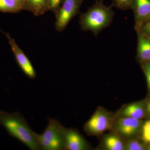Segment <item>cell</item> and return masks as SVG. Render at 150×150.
<instances>
[{
  "instance_id": "cell-17",
  "label": "cell",
  "mask_w": 150,
  "mask_h": 150,
  "mask_svg": "<svg viewBox=\"0 0 150 150\" xmlns=\"http://www.w3.org/2000/svg\"><path fill=\"white\" fill-rule=\"evenodd\" d=\"M126 149L129 150H143L144 147L143 145L136 140H131L128 142Z\"/></svg>"
},
{
  "instance_id": "cell-7",
  "label": "cell",
  "mask_w": 150,
  "mask_h": 150,
  "mask_svg": "<svg viewBox=\"0 0 150 150\" xmlns=\"http://www.w3.org/2000/svg\"><path fill=\"white\" fill-rule=\"evenodd\" d=\"M65 149L69 150H83L87 147L86 143L78 131L73 129L63 128Z\"/></svg>"
},
{
  "instance_id": "cell-8",
  "label": "cell",
  "mask_w": 150,
  "mask_h": 150,
  "mask_svg": "<svg viewBox=\"0 0 150 150\" xmlns=\"http://www.w3.org/2000/svg\"><path fill=\"white\" fill-rule=\"evenodd\" d=\"M49 0H25L22 5V11L31 12L38 16L49 11Z\"/></svg>"
},
{
  "instance_id": "cell-10",
  "label": "cell",
  "mask_w": 150,
  "mask_h": 150,
  "mask_svg": "<svg viewBox=\"0 0 150 150\" xmlns=\"http://www.w3.org/2000/svg\"><path fill=\"white\" fill-rule=\"evenodd\" d=\"M136 19L138 21H144L150 18V0H133Z\"/></svg>"
},
{
  "instance_id": "cell-14",
  "label": "cell",
  "mask_w": 150,
  "mask_h": 150,
  "mask_svg": "<svg viewBox=\"0 0 150 150\" xmlns=\"http://www.w3.org/2000/svg\"><path fill=\"white\" fill-rule=\"evenodd\" d=\"M105 144L108 149L110 150H122L124 146L121 140L115 136H108L105 138Z\"/></svg>"
},
{
  "instance_id": "cell-2",
  "label": "cell",
  "mask_w": 150,
  "mask_h": 150,
  "mask_svg": "<svg viewBox=\"0 0 150 150\" xmlns=\"http://www.w3.org/2000/svg\"><path fill=\"white\" fill-rule=\"evenodd\" d=\"M114 15L112 6H107L103 0H99L96 1L86 12L81 15L79 23L83 30L91 31L97 36L102 30L112 23Z\"/></svg>"
},
{
  "instance_id": "cell-21",
  "label": "cell",
  "mask_w": 150,
  "mask_h": 150,
  "mask_svg": "<svg viewBox=\"0 0 150 150\" xmlns=\"http://www.w3.org/2000/svg\"><path fill=\"white\" fill-rule=\"evenodd\" d=\"M14 1H15L17 3H18L19 4L21 5L22 6V4H23L25 0H14Z\"/></svg>"
},
{
  "instance_id": "cell-3",
  "label": "cell",
  "mask_w": 150,
  "mask_h": 150,
  "mask_svg": "<svg viewBox=\"0 0 150 150\" xmlns=\"http://www.w3.org/2000/svg\"><path fill=\"white\" fill-rule=\"evenodd\" d=\"M48 125L43 134H38L41 150H61L65 149L63 127L54 118H48Z\"/></svg>"
},
{
  "instance_id": "cell-1",
  "label": "cell",
  "mask_w": 150,
  "mask_h": 150,
  "mask_svg": "<svg viewBox=\"0 0 150 150\" xmlns=\"http://www.w3.org/2000/svg\"><path fill=\"white\" fill-rule=\"evenodd\" d=\"M0 125L8 134L32 150H41L37 134L30 129L25 118L19 112L8 113L0 110Z\"/></svg>"
},
{
  "instance_id": "cell-4",
  "label": "cell",
  "mask_w": 150,
  "mask_h": 150,
  "mask_svg": "<svg viewBox=\"0 0 150 150\" xmlns=\"http://www.w3.org/2000/svg\"><path fill=\"white\" fill-rule=\"evenodd\" d=\"M83 0H63L61 7L56 16V30L64 31L71 20L79 13V9Z\"/></svg>"
},
{
  "instance_id": "cell-16",
  "label": "cell",
  "mask_w": 150,
  "mask_h": 150,
  "mask_svg": "<svg viewBox=\"0 0 150 150\" xmlns=\"http://www.w3.org/2000/svg\"><path fill=\"white\" fill-rule=\"evenodd\" d=\"M62 1L63 0H49V11L53 12L55 16H57Z\"/></svg>"
},
{
  "instance_id": "cell-13",
  "label": "cell",
  "mask_w": 150,
  "mask_h": 150,
  "mask_svg": "<svg viewBox=\"0 0 150 150\" xmlns=\"http://www.w3.org/2000/svg\"><path fill=\"white\" fill-rule=\"evenodd\" d=\"M21 11V5L14 0H0V12L16 13Z\"/></svg>"
},
{
  "instance_id": "cell-5",
  "label": "cell",
  "mask_w": 150,
  "mask_h": 150,
  "mask_svg": "<svg viewBox=\"0 0 150 150\" xmlns=\"http://www.w3.org/2000/svg\"><path fill=\"white\" fill-rule=\"evenodd\" d=\"M0 31L3 33L8 39L9 44L11 46L16 62L23 72L30 79H35L36 74L33 66L26 55L16 43L14 39L11 37L8 33L4 32L1 28Z\"/></svg>"
},
{
  "instance_id": "cell-9",
  "label": "cell",
  "mask_w": 150,
  "mask_h": 150,
  "mask_svg": "<svg viewBox=\"0 0 150 150\" xmlns=\"http://www.w3.org/2000/svg\"><path fill=\"white\" fill-rule=\"evenodd\" d=\"M141 124L139 119L126 117L118 121L117 128L121 134L126 136L134 135L139 130Z\"/></svg>"
},
{
  "instance_id": "cell-12",
  "label": "cell",
  "mask_w": 150,
  "mask_h": 150,
  "mask_svg": "<svg viewBox=\"0 0 150 150\" xmlns=\"http://www.w3.org/2000/svg\"><path fill=\"white\" fill-rule=\"evenodd\" d=\"M144 112L143 105L140 103H134L126 106L123 109L122 113L126 117L140 119L143 118Z\"/></svg>"
},
{
  "instance_id": "cell-22",
  "label": "cell",
  "mask_w": 150,
  "mask_h": 150,
  "mask_svg": "<svg viewBox=\"0 0 150 150\" xmlns=\"http://www.w3.org/2000/svg\"><path fill=\"white\" fill-rule=\"evenodd\" d=\"M147 110L148 112H149V114L150 115V100L149 101V103H148Z\"/></svg>"
},
{
  "instance_id": "cell-6",
  "label": "cell",
  "mask_w": 150,
  "mask_h": 150,
  "mask_svg": "<svg viewBox=\"0 0 150 150\" xmlns=\"http://www.w3.org/2000/svg\"><path fill=\"white\" fill-rule=\"evenodd\" d=\"M109 121L107 115L102 112H96L85 125V129L89 134H99L107 130Z\"/></svg>"
},
{
  "instance_id": "cell-18",
  "label": "cell",
  "mask_w": 150,
  "mask_h": 150,
  "mask_svg": "<svg viewBox=\"0 0 150 150\" xmlns=\"http://www.w3.org/2000/svg\"><path fill=\"white\" fill-rule=\"evenodd\" d=\"M142 30V34L150 40V19L143 25Z\"/></svg>"
},
{
  "instance_id": "cell-15",
  "label": "cell",
  "mask_w": 150,
  "mask_h": 150,
  "mask_svg": "<svg viewBox=\"0 0 150 150\" xmlns=\"http://www.w3.org/2000/svg\"><path fill=\"white\" fill-rule=\"evenodd\" d=\"M133 0H112V6L122 10H126L132 8Z\"/></svg>"
},
{
  "instance_id": "cell-11",
  "label": "cell",
  "mask_w": 150,
  "mask_h": 150,
  "mask_svg": "<svg viewBox=\"0 0 150 150\" xmlns=\"http://www.w3.org/2000/svg\"><path fill=\"white\" fill-rule=\"evenodd\" d=\"M138 55L142 61H150V40L141 33L138 39Z\"/></svg>"
},
{
  "instance_id": "cell-23",
  "label": "cell",
  "mask_w": 150,
  "mask_h": 150,
  "mask_svg": "<svg viewBox=\"0 0 150 150\" xmlns=\"http://www.w3.org/2000/svg\"><path fill=\"white\" fill-rule=\"evenodd\" d=\"M148 150H150V145L149 146V147H148Z\"/></svg>"
},
{
  "instance_id": "cell-20",
  "label": "cell",
  "mask_w": 150,
  "mask_h": 150,
  "mask_svg": "<svg viewBox=\"0 0 150 150\" xmlns=\"http://www.w3.org/2000/svg\"><path fill=\"white\" fill-rule=\"evenodd\" d=\"M143 138L145 142L150 143V130L143 131Z\"/></svg>"
},
{
  "instance_id": "cell-19",
  "label": "cell",
  "mask_w": 150,
  "mask_h": 150,
  "mask_svg": "<svg viewBox=\"0 0 150 150\" xmlns=\"http://www.w3.org/2000/svg\"><path fill=\"white\" fill-rule=\"evenodd\" d=\"M144 70L146 78L148 88L150 91V62H147L145 64Z\"/></svg>"
}]
</instances>
